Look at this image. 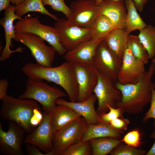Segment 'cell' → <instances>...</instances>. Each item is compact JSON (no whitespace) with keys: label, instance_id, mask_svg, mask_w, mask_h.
I'll use <instances>...</instances> for the list:
<instances>
[{"label":"cell","instance_id":"6da1fadb","mask_svg":"<svg viewBox=\"0 0 155 155\" xmlns=\"http://www.w3.org/2000/svg\"><path fill=\"white\" fill-rule=\"evenodd\" d=\"M155 71V64L152 63L137 82L123 84L118 82L115 86L121 91L122 98L116 108L130 114L142 112L151 100L154 85L152 78Z\"/></svg>","mask_w":155,"mask_h":155},{"label":"cell","instance_id":"7a4b0ae2","mask_svg":"<svg viewBox=\"0 0 155 155\" xmlns=\"http://www.w3.org/2000/svg\"><path fill=\"white\" fill-rule=\"evenodd\" d=\"M22 70L28 78L59 85L65 90L70 101H77L78 88L72 64L66 61L56 67H47L37 63H29Z\"/></svg>","mask_w":155,"mask_h":155},{"label":"cell","instance_id":"3957f363","mask_svg":"<svg viewBox=\"0 0 155 155\" xmlns=\"http://www.w3.org/2000/svg\"><path fill=\"white\" fill-rule=\"evenodd\" d=\"M0 115L4 119L15 122L30 133L41 121L43 116L36 101L16 98L6 94L2 99Z\"/></svg>","mask_w":155,"mask_h":155},{"label":"cell","instance_id":"277c9868","mask_svg":"<svg viewBox=\"0 0 155 155\" xmlns=\"http://www.w3.org/2000/svg\"><path fill=\"white\" fill-rule=\"evenodd\" d=\"M67 94L55 86H51L43 80L28 78L25 91L19 98L34 100L39 103L44 112H51L56 106L58 99Z\"/></svg>","mask_w":155,"mask_h":155},{"label":"cell","instance_id":"5b68a950","mask_svg":"<svg viewBox=\"0 0 155 155\" xmlns=\"http://www.w3.org/2000/svg\"><path fill=\"white\" fill-rule=\"evenodd\" d=\"M88 125L81 117L54 133L53 148L46 155H61L70 146L82 141Z\"/></svg>","mask_w":155,"mask_h":155},{"label":"cell","instance_id":"8992f818","mask_svg":"<svg viewBox=\"0 0 155 155\" xmlns=\"http://www.w3.org/2000/svg\"><path fill=\"white\" fill-rule=\"evenodd\" d=\"M14 27L16 33L29 32L39 36L54 48L60 55H64L67 52L60 44L55 28L42 24L39 16L22 18L16 23Z\"/></svg>","mask_w":155,"mask_h":155},{"label":"cell","instance_id":"52a82bcc","mask_svg":"<svg viewBox=\"0 0 155 155\" xmlns=\"http://www.w3.org/2000/svg\"><path fill=\"white\" fill-rule=\"evenodd\" d=\"M28 47L37 63L47 67H52L56 51L53 46L46 45L44 40L29 32L16 33L13 39Z\"/></svg>","mask_w":155,"mask_h":155},{"label":"cell","instance_id":"ba28073f","mask_svg":"<svg viewBox=\"0 0 155 155\" xmlns=\"http://www.w3.org/2000/svg\"><path fill=\"white\" fill-rule=\"evenodd\" d=\"M54 27L60 44L67 51L92 39V28H84L69 24L64 18L56 21Z\"/></svg>","mask_w":155,"mask_h":155},{"label":"cell","instance_id":"9c48e42d","mask_svg":"<svg viewBox=\"0 0 155 155\" xmlns=\"http://www.w3.org/2000/svg\"><path fill=\"white\" fill-rule=\"evenodd\" d=\"M98 79L93 92L98 100V106L96 111L98 115L109 111L108 106L116 108L121 101L122 94L115 87L114 80L104 73L98 71Z\"/></svg>","mask_w":155,"mask_h":155},{"label":"cell","instance_id":"30bf717a","mask_svg":"<svg viewBox=\"0 0 155 155\" xmlns=\"http://www.w3.org/2000/svg\"><path fill=\"white\" fill-rule=\"evenodd\" d=\"M69 24L84 28H91L99 15L95 0H76L72 2Z\"/></svg>","mask_w":155,"mask_h":155},{"label":"cell","instance_id":"8fae6325","mask_svg":"<svg viewBox=\"0 0 155 155\" xmlns=\"http://www.w3.org/2000/svg\"><path fill=\"white\" fill-rule=\"evenodd\" d=\"M122 63L119 58L107 46L104 40L98 45L93 65L97 70L115 81L117 80Z\"/></svg>","mask_w":155,"mask_h":155},{"label":"cell","instance_id":"7c38bea8","mask_svg":"<svg viewBox=\"0 0 155 155\" xmlns=\"http://www.w3.org/2000/svg\"><path fill=\"white\" fill-rule=\"evenodd\" d=\"M72 64L78 88L77 102L83 101L92 94L97 83L98 71L92 64L83 63Z\"/></svg>","mask_w":155,"mask_h":155},{"label":"cell","instance_id":"4fadbf2b","mask_svg":"<svg viewBox=\"0 0 155 155\" xmlns=\"http://www.w3.org/2000/svg\"><path fill=\"white\" fill-rule=\"evenodd\" d=\"M24 130L17 123L9 121L7 131H4L0 123V151L7 155H23L22 145Z\"/></svg>","mask_w":155,"mask_h":155},{"label":"cell","instance_id":"5bb4252c","mask_svg":"<svg viewBox=\"0 0 155 155\" xmlns=\"http://www.w3.org/2000/svg\"><path fill=\"white\" fill-rule=\"evenodd\" d=\"M51 112L43 113L42 119L37 127L25 138L24 142L38 147L46 154L53 148V133L51 124Z\"/></svg>","mask_w":155,"mask_h":155},{"label":"cell","instance_id":"9a60e30c","mask_svg":"<svg viewBox=\"0 0 155 155\" xmlns=\"http://www.w3.org/2000/svg\"><path fill=\"white\" fill-rule=\"evenodd\" d=\"M122 59V63L117 80L123 84H133L138 82L145 71V64L132 55L128 47Z\"/></svg>","mask_w":155,"mask_h":155},{"label":"cell","instance_id":"2e32d148","mask_svg":"<svg viewBox=\"0 0 155 155\" xmlns=\"http://www.w3.org/2000/svg\"><path fill=\"white\" fill-rule=\"evenodd\" d=\"M98 8L99 14L109 18L117 28L125 29L127 10L124 0H103Z\"/></svg>","mask_w":155,"mask_h":155},{"label":"cell","instance_id":"e0dca14e","mask_svg":"<svg viewBox=\"0 0 155 155\" xmlns=\"http://www.w3.org/2000/svg\"><path fill=\"white\" fill-rule=\"evenodd\" d=\"M4 16L0 20V24L4 30L6 41L5 46L0 57L1 61H4L10 57L11 54L15 52H22L24 48L19 47L15 50H10L12 44L11 40L13 39L15 34L13 22L15 20L21 19L22 18L17 16L15 13V5H11L5 10Z\"/></svg>","mask_w":155,"mask_h":155},{"label":"cell","instance_id":"ac0fdd59","mask_svg":"<svg viewBox=\"0 0 155 155\" xmlns=\"http://www.w3.org/2000/svg\"><path fill=\"white\" fill-rule=\"evenodd\" d=\"M97 100L94 94L86 100L80 102H69L61 98L57 100V104L66 106L78 113L86 120L88 124L102 123L96 111L95 103Z\"/></svg>","mask_w":155,"mask_h":155},{"label":"cell","instance_id":"d6986e66","mask_svg":"<svg viewBox=\"0 0 155 155\" xmlns=\"http://www.w3.org/2000/svg\"><path fill=\"white\" fill-rule=\"evenodd\" d=\"M102 40L91 39L67 51L64 55L63 57L66 61L72 64L83 63L93 65L96 49Z\"/></svg>","mask_w":155,"mask_h":155},{"label":"cell","instance_id":"ffe728a7","mask_svg":"<svg viewBox=\"0 0 155 155\" xmlns=\"http://www.w3.org/2000/svg\"><path fill=\"white\" fill-rule=\"evenodd\" d=\"M51 113V124L53 133L81 117L73 109L62 105L57 104Z\"/></svg>","mask_w":155,"mask_h":155},{"label":"cell","instance_id":"44dd1931","mask_svg":"<svg viewBox=\"0 0 155 155\" xmlns=\"http://www.w3.org/2000/svg\"><path fill=\"white\" fill-rule=\"evenodd\" d=\"M129 35L125 29L116 28L111 31L104 40L108 47L122 59L128 47Z\"/></svg>","mask_w":155,"mask_h":155},{"label":"cell","instance_id":"7402d4cb","mask_svg":"<svg viewBox=\"0 0 155 155\" xmlns=\"http://www.w3.org/2000/svg\"><path fill=\"white\" fill-rule=\"evenodd\" d=\"M122 133L121 130L114 128L109 123L88 124L82 141L103 137L119 138L121 136Z\"/></svg>","mask_w":155,"mask_h":155},{"label":"cell","instance_id":"603a6c76","mask_svg":"<svg viewBox=\"0 0 155 155\" xmlns=\"http://www.w3.org/2000/svg\"><path fill=\"white\" fill-rule=\"evenodd\" d=\"M127 10L125 21V29L129 34L137 30L140 31L146 27L147 25L137 12L132 0H124Z\"/></svg>","mask_w":155,"mask_h":155},{"label":"cell","instance_id":"cb8c5ba5","mask_svg":"<svg viewBox=\"0 0 155 155\" xmlns=\"http://www.w3.org/2000/svg\"><path fill=\"white\" fill-rule=\"evenodd\" d=\"M89 141L92 148V155H106L110 154L122 142L119 138L112 137L94 138Z\"/></svg>","mask_w":155,"mask_h":155},{"label":"cell","instance_id":"d4e9b609","mask_svg":"<svg viewBox=\"0 0 155 155\" xmlns=\"http://www.w3.org/2000/svg\"><path fill=\"white\" fill-rule=\"evenodd\" d=\"M15 11L16 14L21 18L28 12H36L48 16L55 21L59 19L45 8L42 0H25L21 4L15 5Z\"/></svg>","mask_w":155,"mask_h":155},{"label":"cell","instance_id":"484cf974","mask_svg":"<svg viewBox=\"0 0 155 155\" xmlns=\"http://www.w3.org/2000/svg\"><path fill=\"white\" fill-rule=\"evenodd\" d=\"M116 28L109 18L99 15L92 28V39L103 40L111 31Z\"/></svg>","mask_w":155,"mask_h":155},{"label":"cell","instance_id":"4316f807","mask_svg":"<svg viewBox=\"0 0 155 155\" xmlns=\"http://www.w3.org/2000/svg\"><path fill=\"white\" fill-rule=\"evenodd\" d=\"M148 52L149 59L155 57V26L149 24L140 31L138 36Z\"/></svg>","mask_w":155,"mask_h":155},{"label":"cell","instance_id":"83f0119b","mask_svg":"<svg viewBox=\"0 0 155 155\" xmlns=\"http://www.w3.org/2000/svg\"><path fill=\"white\" fill-rule=\"evenodd\" d=\"M128 47L136 59L145 65L148 63L149 58L148 52L137 36L129 35Z\"/></svg>","mask_w":155,"mask_h":155},{"label":"cell","instance_id":"f1b7e54d","mask_svg":"<svg viewBox=\"0 0 155 155\" xmlns=\"http://www.w3.org/2000/svg\"><path fill=\"white\" fill-rule=\"evenodd\" d=\"M92 149L89 141H82L69 147L61 155H92Z\"/></svg>","mask_w":155,"mask_h":155},{"label":"cell","instance_id":"f546056e","mask_svg":"<svg viewBox=\"0 0 155 155\" xmlns=\"http://www.w3.org/2000/svg\"><path fill=\"white\" fill-rule=\"evenodd\" d=\"M146 152L145 150L121 143L114 148L110 154L111 155H143Z\"/></svg>","mask_w":155,"mask_h":155},{"label":"cell","instance_id":"4dcf8cb0","mask_svg":"<svg viewBox=\"0 0 155 155\" xmlns=\"http://www.w3.org/2000/svg\"><path fill=\"white\" fill-rule=\"evenodd\" d=\"M42 1L44 6H50L54 10L64 14L67 18L69 17L71 9L66 4L65 0H42Z\"/></svg>","mask_w":155,"mask_h":155},{"label":"cell","instance_id":"1f68e13d","mask_svg":"<svg viewBox=\"0 0 155 155\" xmlns=\"http://www.w3.org/2000/svg\"><path fill=\"white\" fill-rule=\"evenodd\" d=\"M140 134L139 131L135 130L126 134L121 140L126 144L136 148L140 144Z\"/></svg>","mask_w":155,"mask_h":155},{"label":"cell","instance_id":"d6a6232c","mask_svg":"<svg viewBox=\"0 0 155 155\" xmlns=\"http://www.w3.org/2000/svg\"><path fill=\"white\" fill-rule=\"evenodd\" d=\"M109 112L99 115L102 123H109L111 121L122 116L123 112L120 108H114L108 105Z\"/></svg>","mask_w":155,"mask_h":155},{"label":"cell","instance_id":"836d02e7","mask_svg":"<svg viewBox=\"0 0 155 155\" xmlns=\"http://www.w3.org/2000/svg\"><path fill=\"white\" fill-rule=\"evenodd\" d=\"M150 103V108L146 113L143 120V122H145L150 119H153L154 120V125L155 128V83L154 84L152 89V96Z\"/></svg>","mask_w":155,"mask_h":155},{"label":"cell","instance_id":"e575fe53","mask_svg":"<svg viewBox=\"0 0 155 155\" xmlns=\"http://www.w3.org/2000/svg\"><path fill=\"white\" fill-rule=\"evenodd\" d=\"M129 121L127 119L124 118H116L111 121L109 123L116 129L125 130L127 129V125Z\"/></svg>","mask_w":155,"mask_h":155},{"label":"cell","instance_id":"d590c367","mask_svg":"<svg viewBox=\"0 0 155 155\" xmlns=\"http://www.w3.org/2000/svg\"><path fill=\"white\" fill-rule=\"evenodd\" d=\"M26 148L28 155H45L39 150L36 146L29 144H26Z\"/></svg>","mask_w":155,"mask_h":155},{"label":"cell","instance_id":"8d00e7d4","mask_svg":"<svg viewBox=\"0 0 155 155\" xmlns=\"http://www.w3.org/2000/svg\"><path fill=\"white\" fill-rule=\"evenodd\" d=\"M9 85L8 80L3 79L0 80V99L2 100L7 94L6 92Z\"/></svg>","mask_w":155,"mask_h":155},{"label":"cell","instance_id":"74e56055","mask_svg":"<svg viewBox=\"0 0 155 155\" xmlns=\"http://www.w3.org/2000/svg\"><path fill=\"white\" fill-rule=\"evenodd\" d=\"M134 2L135 6L139 11L141 12L144 7L149 0H132Z\"/></svg>","mask_w":155,"mask_h":155},{"label":"cell","instance_id":"f35d334b","mask_svg":"<svg viewBox=\"0 0 155 155\" xmlns=\"http://www.w3.org/2000/svg\"><path fill=\"white\" fill-rule=\"evenodd\" d=\"M9 0H0V11L5 10L11 5Z\"/></svg>","mask_w":155,"mask_h":155},{"label":"cell","instance_id":"ab89813d","mask_svg":"<svg viewBox=\"0 0 155 155\" xmlns=\"http://www.w3.org/2000/svg\"><path fill=\"white\" fill-rule=\"evenodd\" d=\"M150 137L155 140V130L154 131L151 135ZM146 155H155V140L153 145L149 151L146 153Z\"/></svg>","mask_w":155,"mask_h":155},{"label":"cell","instance_id":"60d3db41","mask_svg":"<svg viewBox=\"0 0 155 155\" xmlns=\"http://www.w3.org/2000/svg\"><path fill=\"white\" fill-rule=\"evenodd\" d=\"M11 3L15 5H18L22 3L25 0H9Z\"/></svg>","mask_w":155,"mask_h":155},{"label":"cell","instance_id":"b9f144b4","mask_svg":"<svg viewBox=\"0 0 155 155\" xmlns=\"http://www.w3.org/2000/svg\"><path fill=\"white\" fill-rule=\"evenodd\" d=\"M103 0H95L96 5L98 6Z\"/></svg>","mask_w":155,"mask_h":155},{"label":"cell","instance_id":"7bdbcfd3","mask_svg":"<svg viewBox=\"0 0 155 155\" xmlns=\"http://www.w3.org/2000/svg\"><path fill=\"white\" fill-rule=\"evenodd\" d=\"M151 61L152 62L154 63L155 64V57L152 59Z\"/></svg>","mask_w":155,"mask_h":155}]
</instances>
